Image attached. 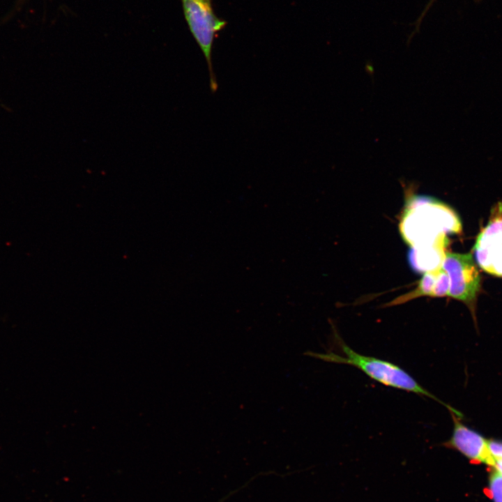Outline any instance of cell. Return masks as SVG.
I'll list each match as a JSON object with an SVG mask.
<instances>
[{"label":"cell","instance_id":"1","mask_svg":"<svg viewBox=\"0 0 502 502\" xmlns=\"http://www.w3.org/2000/svg\"><path fill=\"white\" fill-rule=\"evenodd\" d=\"M337 345L343 355L333 352L307 353L326 362L345 364L357 367L372 379L386 386L404 390L431 398L446 406L450 412L462 416L460 412L444 403L429 390L421 386L408 372L398 365L375 357L360 354L335 335Z\"/></svg>","mask_w":502,"mask_h":502},{"label":"cell","instance_id":"2","mask_svg":"<svg viewBox=\"0 0 502 502\" xmlns=\"http://www.w3.org/2000/svg\"><path fill=\"white\" fill-rule=\"evenodd\" d=\"M183 12L191 33L204 53L209 73L210 87L214 93L218 83L213 70L212 47L217 32L227 22L218 18L213 10L211 0H181Z\"/></svg>","mask_w":502,"mask_h":502},{"label":"cell","instance_id":"3","mask_svg":"<svg viewBox=\"0 0 502 502\" xmlns=\"http://www.w3.org/2000/svg\"><path fill=\"white\" fill-rule=\"evenodd\" d=\"M441 267L449 277L448 296L466 303L474 317L480 275L472 255L446 252Z\"/></svg>","mask_w":502,"mask_h":502},{"label":"cell","instance_id":"4","mask_svg":"<svg viewBox=\"0 0 502 502\" xmlns=\"http://www.w3.org/2000/svg\"><path fill=\"white\" fill-rule=\"evenodd\" d=\"M476 259L486 272L502 276V205L479 234L473 247Z\"/></svg>","mask_w":502,"mask_h":502},{"label":"cell","instance_id":"5","mask_svg":"<svg viewBox=\"0 0 502 502\" xmlns=\"http://www.w3.org/2000/svg\"><path fill=\"white\" fill-rule=\"evenodd\" d=\"M453 421L451 437L443 445L455 450L469 460L494 467L496 462L492 457L489 440L476 431L466 427L461 421V417L450 412Z\"/></svg>","mask_w":502,"mask_h":502},{"label":"cell","instance_id":"6","mask_svg":"<svg viewBox=\"0 0 502 502\" xmlns=\"http://www.w3.org/2000/svg\"><path fill=\"white\" fill-rule=\"evenodd\" d=\"M450 280L448 273L441 266L439 268L425 271L416 288L413 291L386 304L390 307L402 304L412 299L420 296L443 297L448 295Z\"/></svg>","mask_w":502,"mask_h":502},{"label":"cell","instance_id":"7","mask_svg":"<svg viewBox=\"0 0 502 502\" xmlns=\"http://www.w3.org/2000/svg\"><path fill=\"white\" fill-rule=\"evenodd\" d=\"M489 488L493 501L502 502V474L496 469L489 476Z\"/></svg>","mask_w":502,"mask_h":502},{"label":"cell","instance_id":"8","mask_svg":"<svg viewBox=\"0 0 502 502\" xmlns=\"http://www.w3.org/2000/svg\"><path fill=\"white\" fill-rule=\"evenodd\" d=\"M489 447L495 462L502 461V441L489 440Z\"/></svg>","mask_w":502,"mask_h":502},{"label":"cell","instance_id":"9","mask_svg":"<svg viewBox=\"0 0 502 502\" xmlns=\"http://www.w3.org/2000/svg\"><path fill=\"white\" fill-rule=\"evenodd\" d=\"M436 0H429V3L425 6V9L422 12L420 17H418L417 21L416 22V29L418 30V28H419L420 23L422 22L423 19L424 18L425 15H426L428 10L430 8V7L432 6V4L434 3ZM479 1V0H476Z\"/></svg>","mask_w":502,"mask_h":502},{"label":"cell","instance_id":"10","mask_svg":"<svg viewBox=\"0 0 502 502\" xmlns=\"http://www.w3.org/2000/svg\"><path fill=\"white\" fill-rule=\"evenodd\" d=\"M494 468L502 474V461L496 462L495 466Z\"/></svg>","mask_w":502,"mask_h":502}]
</instances>
